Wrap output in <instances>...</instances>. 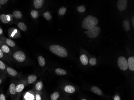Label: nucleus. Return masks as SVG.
I'll list each match as a JSON object with an SVG mask.
<instances>
[{
  "label": "nucleus",
  "instance_id": "37",
  "mask_svg": "<svg viewBox=\"0 0 134 100\" xmlns=\"http://www.w3.org/2000/svg\"><path fill=\"white\" fill-rule=\"evenodd\" d=\"M0 100H7L6 96L3 92L0 93Z\"/></svg>",
  "mask_w": 134,
  "mask_h": 100
},
{
  "label": "nucleus",
  "instance_id": "4",
  "mask_svg": "<svg viewBox=\"0 0 134 100\" xmlns=\"http://www.w3.org/2000/svg\"><path fill=\"white\" fill-rule=\"evenodd\" d=\"M100 32L101 29L100 27L95 26L88 29L85 33H86V35L89 38L94 39L98 37Z\"/></svg>",
  "mask_w": 134,
  "mask_h": 100
},
{
  "label": "nucleus",
  "instance_id": "43",
  "mask_svg": "<svg viewBox=\"0 0 134 100\" xmlns=\"http://www.w3.org/2000/svg\"><path fill=\"white\" fill-rule=\"evenodd\" d=\"M86 100V99H82V100Z\"/></svg>",
  "mask_w": 134,
  "mask_h": 100
},
{
  "label": "nucleus",
  "instance_id": "11",
  "mask_svg": "<svg viewBox=\"0 0 134 100\" xmlns=\"http://www.w3.org/2000/svg\"><path fill=\"white\" fill-rule=\"evenodd\" d=\"M23 98V100H35L34 91L33 89L25 92Z\"/></svg>",
  "mask_w": 134,
  "mask_h": 100
},
{
  "label": "nucleus",
  "instance_id": "41",
  "mask_svg": "<svg viewBox=\"0 0 134 100\" xmlns=\"http://www.w3.org/2000/svg\"><path fill=\"white\" fill-rule=\"evenodd\" d=\"M3 29L0 27V35L3 34Z\"/></svg>",
  "mask_w": 134,
  "mask_h": 100
},
{
  "label": "nucleus",
  "instance_id": "30",
  "mask_svg": "<svg viewBox=\"0 0 134 100\" xmlns=\"http://www.w3.org/2000/svg\"><path fill=\"white\" fill-rule=\"evenodd\" d=\"M43 16L47 21H49L52 19V16L49 11H47L43 13Z\"/></svg>",
  "mask_w": 134,
  "mask_h": 100
},
{
  "label": "nucleus",
  "instance_id": "40",
  "mask_svg": "<svg viewBox=\"0 0 134 100\" xmlns=\"http://www.w3.org/2000/svg\"><path fill=\"white\" fill-rule=\"evenodd\" d=\"M114 100H121L120 97L119 95H116L114 97Z\"/></svg>",
  "mask_w": 134,
  "mask_h": 100
},
{
  "label": "nucleus",
  "instance_id": "10",
  "mask_svg": "<svg viewBox=\"0 0 134 100\" xmlns=\"http://www.w3.org/2000/svg\"><path fill=\"white\" fill-rule=\"evenodd\" d=\"M13 16L11 14H2L0 15V20L4 24H8L13 21Z\"/></svg>",
  "mask_w": 134,
  "mask_h": 100
},
{
  "label": "nucleus",
  "instance_id": "36",
  "mask_svg": "<svg viewBox=\"0 0 134 100\" xmlns=\"http://www.w3.org/2000/svg\"><path fill=\"white\" fill-rule=\"evenodd\" d=\"M6 78V75L4 74H0V85H1L4 79Z\"/></svg>",
  "mask_w": 134,
  "mask_h": 100
},
{
  "label": "nucleus",
  "instance_id": "28",
  "mask_svg": "<svg viewBox=\"0 0 134 100\" xmlns=\"http://www.w3.org/2000/svg\"><path fill=\"white\" fill-rule=\"evenodd\" d=\"M17 26L20 30L23 31H25L27 30V25L24 22H19L17 25Z\"/></svg>",
  "mask_w": 134,
  "mask_h": 100
},
{
  "label": "nucleus",
  "instance_id": "3",
  "mask_svg": "<svg viewBox=\"0 0 134 100\" xmlns=\"http://www.w3.org/2000/svg\"><path fill=\"white\" fill-rule=\"evenodd\" d=\"M17 80H13L12 81L9 86V89L7 91V94L9 95L10 97L11 100H14L16 97L17 96L16 92V86Z\"/></svg>",
  "mask_w": 134,
  "mask_h": 100
},
{
  "label": "nucleus",
  "instance_id": "13",
  "mask_svg": "<svg viewBox=\"0 0 134 100\" xmlns=\"http://www.w3.org/2000/svg\"><path fill=\"white\" fill-rule=\"evenodd\" d=\"M128 1L126 0H119L117 1V7L120 11H123L127 7Z\"/></svg>",
  "mask_w": 134,
  "mask_h": 100
},
{
  "label": "nucleus",
  "instance_id": "34",
  "mask_svg": "<svg viewBox=\"0 0 134 100\" xmlns=\"http://www.w3.org/2000/svg\"><path fill=\"white\" fill-rule=\"evenodd\" d=\"M77 10L80 13H83L86 10V8L83 5H81L77 7Z\"/></svg>",
  "mask_w": 134,
  "mask_h": 100
},
{
  "label": "nucleus",
  "instance_id": "35",
  "mask_svg": "<svg viewBox=\"0 0 134 100\" xmlns=\"http://www.w3.org/2000/svg\"><path fill=\"white\" fill-rule=\"evenodd\" d=\"M89 63L92 66H95L97 63V60L95 58H91L89 61Z\"/></svg>",
  "mask_w": 134,
  "mask_h": 100
},
{
  "label": "nucleus",
  "instance_id": "8",
  "mask_svg": "<svg viewBox=\"0 0 134 100\" xmlns=\"http://www.w3.org/2000/svg\"><path fill=\"white\" fill-rule=\"evenodd\" d=\"M8 36L12 39L19 38L21 37V33L17 28H10L8 30Z\"/></svg>",
  "mask_w": 134,
  "mask_h": 100
},
{
  "label": "nucleus",
  "instance_id": "42",
  "mask_svg": "<svg viewBox=\"0 0 134 100\" xmlns=\"http://www.w3.org/2000/svg\"><path fill=\"white\" fill-rule=\"evenodd\" d=\"M134 17H132V25H133V26L134 27Z\"/></svg>",
  "mask_w": 134,
  "mask_h": 100
},
{
  "label": "nucleus",
  "instance_id": "27",
  "mask_svg": "<svg viewBox=\"0 0 134 100\" xmlns=\"http://www.w3.org/2000/svg\"><path fill=\"white\" fill-rule=\"evenodd\" d=\"M38 62L39 65L41 67H43L46 64V60L42 56H40L38 58Z\"/></svg>",
  "mask_w": 134,
  "mask_h": 100
},
{
  "label": "nucleus",
  "instance_id": "15",
  "mask_svg": "<svg viewBox=\"0 0 134 100\" xmlns=\"http://www.w3.org/2000/svg\"><path fill=\"white\" fill-rule=\"evenodd\" d=\"M37 76L35 74H31L26 79V82H27V85L32 84L35 82L36 80L37 79Z\"/></svg>",
  "mask_w": 134,
  "mask_h": 100
},
{
  "label": "nucleus",
  "instance_id": "39",
  "mask_svg": "<svg viewBox=\"0 0 134 100\" xmlns=\"http://www.w3.org/2000/svg\"><path fill=\"white\" fill-rule=\"evenodd\" d=\"M22 95V93L20 94L17 95V96L15 98L14 100H20Z\"/></svg>",
  "mask_w": 134,
  "mask_h": 100
},
{
  "label": "nucleus",
  "instance_id": "6",
  "mask_svg": "<svg viewBox=\"0 0 134 100\" xmlns=\"http://www.w3.org/2000/svg\"><path fill=\"white\" fill-rule=\"evenodd\" d=\"M27 82L25 79H21L17 81L16 86V95L20 94L27 85Z\"/></svg>",
  "mask_w": 134,
  "mask_h": 100
},
{
  "label": "nucleus",
  "instance_id": "1",
  "mask_svg": "<svg viewBox=\"0 0 134 100\" xmlns=\"http://www.w3.org/2000/svg\"><path fill=\"white\" fill-rule=\"evenodd\" d=\"M98 20L96 17L93 16L88 15L83 19L82 23V27L84 29H88L96 26L98 24Z\"/></svg>",
  "mask_w": 134,
  "mask_h": 100
},
{
  "label": "nucleus",
  "instance_id": "22",
  "mask_svg": "<svg viewBox=\"0 0 134 100\" xmlns=\"http://www.w3.org/2000/svg\"><path fill=\"white\" fill-rule=\"evenodd\" d=\"M55 72L57 75L59 76L65 75L67 74V71L65 70L63 68H56Z\"/></svg>",
  "mask_w": 134,
  "mask_h": 100
},
{
  "label": "nucleus",
  "instance_id": "12",
  "mask_svg": "<svg viewBox=\"0 0 134 100\" xmlns=\"http://www.w3.org/2000/svg\"><path fill=\"white\" fill-rule=\"evenodd\" d=\"M0 40L3 42L9 47L13 48L15 46V43L13 40L11 39H10L6 38L4 37H0Z\"/></svg>",
  "mask_w": 134,
  "mask_h": 100
},
{
  "label": "nucleus",
  "instance_id": "31",
  "mask_svg": "<svg viewBox=\"0 0 134 100\" xmlns=\"http://www.w3.org/2000/svg\"><path fill=\"white\" fill-rule=\"evenodd\" d=\"M0 59L5 60V61H7L8 60V57L5 55V53H4L1 48H0Z\"/></svg>",
  "mask_w": 134,
  "mask_h": 100
},
{
  "label": "nucleus",
  "instance_id": "2",
  "mask_svg": "<svg viewBox=\"0 0 134 100\" xmlns=\"http://www.w3.org/2000/svg\"><path fill=\"white\" fill-rule=\"evenodd\" d=\"M49 49L53 54L61 57H65L68 55L66 49L58 45H52L49 47Z\"/></svg>",
  "mask_w": 134,
  "mask_h": 100
},
{
  "label": "nucleus",
  "instance_id": "16",
  "mask_svg": "<svg viewBox=\"0 0 134 100\" xmlns=\"http://www.w3.org/2000/svg\"><path fill=\"white\" fill-rule=\"evenodd\" d=\"M43 88V83L42 81H38L35 85L34 87V91L35 92H42V89Z\"/></svg>",
  "mask_w": 134,
  "mask_h": 100
},
{
  "label": "nucleus",
  "instance_id": "23",
  "mask_svg": "<svg viewBox=\"0 0 134 100\" xmlns=\"http://www.w3.org/2000/svg\"><path fill=\"white\" fill-rule=\"evenodd\" d=\"M80 60L83 65H86L88 63V59L86 55H82L80 56Z\"/></svg>",
  "mask_w": 134,
  "mask_h": 100
},
{
  "label": "nucleus",
  "instance_id": "44",
  "mask_svg": "<svg viewBox=\"0 0 134 100\" xmlns=\"http://www.w3.org/2000/svg\"><path fill=\"white\" fill-rule=\"evenodd\" d=\"M1 5H0V9H1Z\"/></svg>",
  "mask_w": 134,
  "mask_h": 100
},
{
  "label": "nucleus",
  "instance_id": "26",
  "mask_svg": "<svg viewBox=\"0 0 134 100\" xmlns=\"http://www.w3.org/2000/svg\"><path fill=\"white\" fill-rule=\"evenodd\" d=\"M60 97V94L59 92L58 91L54 92L52 93L50 96V100H58Z\"/></svg>",
  "mask_w": 134,
  "mask_h": 100
},
{
  "label": "nucleus",
  "instance_id": "20",
  "mask_svg": "<svg viewBox=\"0 0 134 100\" xmlns=\"http://www.w3.org/2000/svg\"><path fill=\"white\" fill-rule=\"evenodd\" d=\"M7 66L4 62L0 60V74H4L6 75V68Z\"/></svg>",
  "mask_w": 134,
  "mask_h": 100
},
{
  "label": "nucleus",
  "instance_id": "7",
  "mask_svg": "<svg viewBox=\"0 0 134 100\" xmlns=\"http://www.w3.org/2000/svg\"><path fill=\"white\" fill-rule=\"evenodd\" d=\"M117 63L119 68L123 71L127 70L128 68L127 61L125 57L121 56L119 57L117 61Z\"/></svg>",
  "mask_w": 134,
  "mask_h": 100
},
{
  "label": "nucleus",
  "instance_id": "19",
  "mask_svg": "<svg viewBox=\"0 0 134 100\" xmlns=\"http://www.w3.org/2000/svg\"><path fill=\"white\" fill-rule=\"evenodd\" d=\"M128 65L130 70L131 71L134 70V57H131L128 58Z\"/></svg>",
  "mask_w": 134,
  "mask_h": 100
},
{
  "label": "nucleus",
  "instance_id": "21",
  "mask_svg": "<svg viewBox=\"0 0 134 100\" xmlns=\"http://www.w3.org/2000/svg\"><path fill=\"white\" fill-rule=\"evenodd\" d=\"M91 90L93 93H95L96 94L99 95V96H101L103 95V92L102 90L97 86H93L92 87Z\"/></svg>",
  "mask_w": 134,
  "mask_h": 100
},
{
  "label": "nucleus",
  "instance_id": "18",
  "mask_svg": "<svg viewBox=\"0 0 134 100\" xmlns=\"http://www.w3.org/2000/svg\"><path fill=\"white\" fill-rule=\"evenodd\" d=\"M64 91L66 93L72 94L76 91L75 87L71 85H67L64 87Z\"/></svg>",
  "mask_w": 134,
  "mask_h": 100
},
{
  "label": "nucleus",
  "instance_id": "38",
  "mask_svg": "<svg viewBox=\"0 0 134 100\" xmlns=\"http://www.w3.org/2000/svg\"><path fill=\"white\" fill-rule=\"evenodd\" d=\"M8 0H0V5H4L8 2Z\"/></svg>",
  "mask_w": 134,
  "mask_h": 100
},
{
  "label": "nucleus",
  "instance_id": "33",
  "mask_svg": "<svg viewBox=\"0 0 134 100\" xmlns=\"http://www.w3.org/2000/svg\"><path fill=\"white\" fill-rule=\"evenodd\" d=\"M67 9L64 7L60 8L58 11V14L59 15H64L66 13Z\"/></svg>",
  "mask_w": 134,
  "mask_h": 100
},
{
  "label": "nucleus",
  "instance_id": "29",
  "mask_svg": "<svg viewBox=\"0 0 134 100\" xmlns=\"http://www.w3.org/2000/svg\"><path fill=\"white\" fill-rule=\"evenodd\" d=\"M35 100H42V92L35 91Z\"/></svg>",
  "mask_w": 134,
  "mask_h": 100
},
{
  "label": "nucleus",
  "instance_id": "5",
  "mask_svg": "<svg viewBox=\"0 0 134 100\" xmlns=\"http://www.w3.org/2000/svg\"><path fill=\"white\" fill-rule=\"evenodd\" d=\"M13 57L16 61L21 63L25 61L26 56L25 52L23 51H17L13 53Z\"/></svg>",
  "mask_w": 134,
  "mask_h": 100
},
{
  "label": "nucleus",
  "instance_id": "32",
  "mask_svg": "<svg viewBox=\"0 0 134 100\" xmlns=\"http://www.w3.org/2000/svg\"><path fill=\"white\" fill-rule=\"evenodd\" d=\"M31 16L34 19H37L39 16V13L38 11L35 10H33L31 13Z\"/></svg>",
  "mask_w": 134,
  "mask_h": 100
},
{
  "label": "nucleus",
  "instance_id": "17",
  "mask_svg": "<svg viewBox=\"0 0 134 100\" xmlns=\"http://www.w3.org/2000/svg\"><path fill=\"white\" fill-rule=\"evenodd\" d=\"M44 0H34V5L36 9H41L44 3Z\"/></svg>",
  "mask_w": 134,
  "mask_h": 100
},
{
  "label": "nucleus",
  "instance_id": "9",
  "mask_svg": "<svg viewBox=\"0 0 134 100\" xmlns=\"http://www.w3.org/2000/svg\"><path fill=\"white\" fill-rule=\"evenodd\" d=\"M7 74L13 77H20L22 76L15 69L7 66L6 68V75Z\"/></svg>",
  "mask_w": 134,
  "mask_h": 100
},
{
  "label": "nucleus",
  "instance_id": "14",
  "mask_svg": "<svg viewBox=\"0 0 134 100\" xmlns=\"http://www.w3.org/2000/svg\"><path fill=\"white\" fill-rule=\"evenodd\" d=\"M0 48L4 53L11 55V51L9 47L1 40H0Z\"/></svg>",
  "mask_w": 134,
  "mask_h": 100
},
{
  "label": "nucleus",
  "instance_id": "24",
  "mask_svg": "<svg viewBox=\"0 0 134 100\" xmlns=\"http://www.w3.org/2000/svg\"><path fill=\"white\" fill-rule=\"evenodd\" d=\"M12 15L13 17L16 18V19H20L22 17L23 14L21 11L19 10H15L12 13Z\"/></svg>",
  "mask_w": 134,
  "mask_h": 100
},
{
  "label": "nucleus",
  "instance_id": "25",
  "mask_svg": "<svg viewBox=\"0 0 134 100\" xmlns=\"http://www.w3.org/2000/svg\"><path fill=\"white\" fill-rule=\"evenodd\" d=\"M122 26L124 30L126 31H128L130 28V24L129 21L128 20H125L122 22Z\"/></svg>",
  "mask_w": 134,
  "mask_h": 100
}]
</instances>
